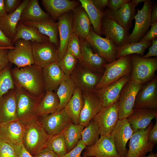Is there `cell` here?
Instances as JSON below:
<instances>
[{
  "mask_svg": "<svg viewBox=\"0 0 157 157\" xmlns=\"http://www.w3.org/2000/svg\"><path fill=\"white\" fill-rule=\"evenodd\" d=\"M150 23L151 24L157 21V5L155 3L153 6L150 15Z\"/></svg>",
  "mask_w": 157,
  "mask_h": 157,
  "instance_id": "obj_57",
  "label": "cell"
},
{
  "mask_svg": "<svg viewBox=\"0 0 157 157\" xmlns=\"http://www.w3.org/2000/svg\"><path fill=\"white\" fill-rule=\"evenodd\" d=\"M0 48H4V47H0Z\"/></svg>",
  "mask_w": 157,
  "mask_h": 157,
  "instance_id": "obj_61",
  "label": "cell"
},
{
  "mask_svg": "<svg viewBox=\"0 0 157 157\" xmlns=\"http://www.w3.org/2000/svg\"><path fill=\"white\" fill-rule=\"evenodd\" d=\"M29 0H23L14 12L7 14L0 18V28L5 35L12 41L16 34L17 24L21 14Z\"/></svg>",
  "mask_w": 157,
  "mask_h": 157,
  "instance_id": "obj_28",
  "label": "cell"
},
{
  "mask_svg": "<svg viewBox=\"0 0 157 157\" xmlns=\"http://www.w3.org/2000/svg\"><path fill=\"white\" fill-rule=\"evenodd\" d=\"M157 117V110L149 108H136L126 118L133 132L147 128L152 120Z\"/></svg>",
  "mask_w": 157,
  "mask_h": 157,
  "instance_id": "obj_25",
  "label": "cell"
},
{
  "mask_svg": "<svg viewBox=\"0 0 157 157\" xmlns=\"http://www.w3.org/2000/svg\"><path fill=\"white\" fill-rule=\"evenodd\" d=\"M156 119L155 124L150 131L148 137L149 141L155 145L157 143V117Z\"/></svg>",
  "mask_w": 157,
  "mask_h": 157,
  "instance_id": "obj_55",
  "label": "cell"
},
{
  "mask_svg": "<svg viewBox=\"0 0 157 157\" xmlns=\"http://www.w3.org/2000/svg\"><path fill=\"white\" fill-rule=\"evenodd\" d=\"M72 32L78 37L85 39L89 35L91 23L84 9L81 6L72 10Z\"/></svg>",
  "mask_w": 157,
  "mask_h": 157,
  "instance_id": "obj_29",
  "label": "cell"
},
{
  "mask_svg": "<svg viewBox=\"0 0 157 157\" xmlns=\"http://www.w3.org/2000/svg\"><path fill=\"white\" fill-rule=\"evenodd\" d=\"M130 1V0H108L107 6L109 9L115 11Z\"/></svg>",
  "mask_w": 157,
  "mask_h": 157,
  "instance_id": "obj_51",
  "label": "cell"
},
{
  "mask_svg": "<svg viewBox=\"0 0 157 157\" xmlns=\"http://www.w3.org/2000/svg\"><path fill=\"white\" fill-rule=\"evenodd\" d=\"M22 0H4V5L7 14L15 11L21 4Z\"/></svg>",
  "mask_w": 157,
  "mask_h": 157,
  "instance_id": "obj_48",
  "label": "cell"
},
{
  "mask_svg": "<svg viewBox=\"0 0 157 157\" xmlns=\"http://www.w3.org/2000/svg\"><path fill=\"white\" fill-rule=\"evenodd\" d=\"M150 30L147 32L139 42L152 41L157 38V21L151 24Z\"/></svg>",
  "mask_w": 157,
  "mask_h": 157,
  "instance_id": "obj_47",
  "label": "cell"
},
{
  "mask_svg": "<svg viewBox=\"0 0 157 157\" xmlns=\"http://www.w3.org/2000/svg\"><path fill=\"white\" fill-rule=\"evenodd\" d=\"M93 119L97 125L100 135L110 134L119 119L118 101L103 107Z\"/></svg>",
  "mask_w": 157,
  "mask_h": 157,
  "instance_id": "obj_12",
  "label": "cell"
},
{
  "mask_svg": "<svg viewBox=\"0 0 157 157\" xmlns=\"http://www.w3.org/2000/svg\"><path fill=\"white\" fill-rule=\"evenodd\" d=\"M133 133L126 118L118 120L110 134L119 157H126L128 152L126 145Z\"/></svg>",
  "mask_w": 157,
  "mask_h": 157,
  "instance_id": "obj_18",
  "label": "cell"
},
{
  "mask_svg": "<svg viewBox=\"0 0 157 157\" xmlns=\"http://www.w3.org/2000/svg\"><path fill=\"white\" fill-rule=\"evenodd\" d=\"M8 48H0V71L8 66L10 64L8 56Z\"/></svg>",
  "mask_w": 157,
  "mask_h": 157,
  "instance_id": "obj_49",
  "label": "cell"
},
{
  "mask_svg": "<svg viewBox=\"0 0 157 157\" xmlns=\"http://www.w3.org/2000/svg\"><path fill=\"white\" fill-rule=\"evenodd\" d=\"M129 31L104 15L101 22V35L111 40L117 47L127 44L130 35Z\"/></svg>",
  "mask_w": 157,
  "mask_h": 157,
  "instance_id": "obj_14",
  "label": "cell"
},
{
  "mask_svg": "<svg viewBox=\"0 0 157 157\" xmlns=\"http://www.w3.org/2000/svg\"><path fill=\"white\" fill-rule=\"evenodd\" d=\"M147 0H132L131 2L134 6L135 7L140 3L142 2H144Z\"/></svg>",
  "mask_w": 157,
  "mask_h": 157,
  "instance_id": "obj_59",
  "label": "cell"
},
{
  "mask_svg": "<svg viewBox=\"0 0 157 157\" xmlns=\"http://www.w3.org/2000/svg\"><path fill=\"white\" fill-rule=\"evenodd\" d=\"M157 109V76L144 84L138 92L133 109L136 108Z\"/></svg>",
  "mask_w": 157,
  "mask_h": 157,
  "instance_id": "obj_16",
  "label": "cell"
},
{
  "mask_svg": "<svg viewBox=\"0 0 157 157\" xmlns=\"http://www.w3.org/2000/svg\"><path fill=\"white\" fill-rule=\"evenodd\" d=\"M14 44V48L8 50V58L10 63L19 68L34 64L31 41L19 39Z\"/></svg>",
  "mask_w": 157,
  "mask_h": 157,
  "instance_id": "obj_9",
  "label": "cell"
},
{
  "mask_svg": "<svg viewBox=\"0 0 157 157\" xmlns=\"http://www.w3.org/2000/svg\"><path fill=\"white\" fill-rule=\"evenodd\" d=\"M15 88L10 90L0 99V123L17 119Z\"/></svg>",
  "mask_w": 157,
  "mask_h": 157,
  "instance_id": "obj_27",
  "label": "cell"
},
{
  "mask_svg": "<svg viewBox=\"0 0 157 157\" xmlns=\"http://www.w3.org/2000/svg\"><path fill=\"white\" fill-rule=\"evenodd\" d=\"M84 105L80 113L79 124L84 127L103 108L99 99L93 93L83 92Z\"/></svg>",
  "mask_w": 157,
  "mask_h": 157,
  "instance_id": "obj_23",
  "label": "cell"
},
{
  "mask_svg": "<svg viewBox=\"0 0 157 157\" xmlns=\"http://www.w3.org/2000/svg\"><path fill=\"white\" fill-rule=\"evenodd\" d=\"M7 14L4 0H0V18Z\"/></svg>",
  "mask_w": 157,
  "mask_h": 157,
  "instance_id": "obj_58",
  "label": "cell"
},
{
  "mask_svg": "<svg viewBox=\"0 0 157 157\" xmlns=\"http://www.w3.org/2000/svg\"><path fill=\"white\" fill-rule=\"evenodd\" d=\"M42 77L46 91L56 92L60 84L69 76L64 73L56 61L42 68Z\"/></svg>",
  "mask_w": 157,
  "mask_h": 157,
  "instance_id": "obj_24",
  "label": "cell"
},
{
  "mask_svg": "<svg viewBox=\"0 0 157 157\" xmlns=\"http://www.w3.org/2000/svg\"><path fill=\"white\" fill-rule=\"evenodd\" d=\"M31 43L35 64L43 68L57 61L58 48L54 44L49 42Z\"/></svg>",
  "mask_w": 157,
  "mask_h": 157,
  "instance_id": "obj_13",
  "label": "cell"
},
{
  "mask_svg": "<svg viewBox=\"0 0 157 157\" xmlns=\"http://www.w3.org/2000/svg\"><path fill=\"white\" fill-rule=\"evenodd\" d=\"M130 76L131 75L125 76L103 88L95 90L93 93L100 100L103 107L118 101L122 89L130 79Z\"/></svg>",
  "mask_w": 157,
  "mask_h": 157,
  "instance_id": "obj_20",
  "label": "cell"
},
{
  "mask_svg": "<svg viewBox=\"0 0 157 157\" xmlns=\"http://www.w3.org/2000/svg\"><path fill=\"white\" fill-rule=\"evenodd\" d=\"M40 118V123L46 132L50 136L62 132L72 121L64 108Z\"/></svg>",
  "mask_w": 157,
  "mask_h": 157,
  "instance_id": "obj_21",
  "label": "cell"
},
{
  "mask_svg": "<svg viewBox=\"0 0 157 157\" xmlns=\"http://www.w3.org/2000/svg\"><path fill=\"white\" fill-rule=\"evenodd\" d=\"M38 118H33L27 122L22 141L25 147L33 156L46 147L51 136Z\"/></svg>",
  "mask_w": 157,
  "mask_h": 157,
  "instance_id": "obj_2",
  "label": "cell"
},
{
  "mask_svg": "<svg viewBox=\"0 0 157 157\" xmlns=\"http://www.w3.org/2000/svg\"><path fill=\"white\" fill-rule=\"evenodd\" d=\"M95 7L101 11L104 12L107 6L108 0H91Z\"/></svg>",
  "mask_w": 157,
  "mask_h": 157,
  "instance_id": "obj_56",
  "label": "cell"
},
{
  "mask_svg": "<svg viewBox=\"0 0 157 157\" xmlns=\"http://www.w3.org/2000/svg\"><path fill=\"white\" fill-rule=\"evenodd\" d=\"M11 64L0 71V99L8 91L15 88L10 73Z\"/></svg>",
  "mask_w": 157,
  "mask_h": 157,
  "instance_id": "obj_42",
  "label": "cell"
},
{
  "mask_svg": "<svg viewBox=\"0 0 157 157\" xmlns=\"http://www.w3.org/2000/svg\"><path fill=\"white\" fill-rule=\"evenodd\" d=\"M59 46L57 61L60 60L66 53L67 45L72 33V13L70 11L60 15L58 18Z\"/></svg>",
  "mask_w": 157,
  "mask_h": 157,
  "instance_id": "obj_22",
  "label": "cell"
},
{
  "mask_svg": "<svg viewBox=\"0 0 157 157\" xmlns=\"http://www.w3.org/2000/svg\"><path fill=\"white\" fill-rule=\"evenodd\" d=\"M28 122L17 119L0 123V140L13 145L22 142Z\"/></svg>",
  "mask_w": 157,
  "mask_h": 157,
  "instance_id": "obj_17",
  "label": "cell"
},
{
  "mask_svg": "<svg viewBox=\"0 0 157 157\" xmlns=\"http://www.w3.org/2000/svg\"><path fill=\"white\" fill-rule=\"evenodd\" d=\"M149 51L145 55L142 57L144 58H149L152 56H157V39L156 38L152 42L151 45L149 48Z\"/></svg>",
  "mask_w": 157,
  "mask_h": 157,
  "instance_id": "obj_54",
  "label": "cell"
},
{
  "mask_svg": "<svg viewBox=\"0 0 157 157\" xmlns=\"http://www.w3.org/2000/svg\"><path fill=\"white\" fill-rule=\"evenodd\" d=\"M153 126L151 122L147 128L133 132L129 139L126 157H142L152 151L155 144L149 141L148 137Z\"/></svg>",
  "mask_w": 157,
  "mask_h": 157,
  "instance_id": "obj_6",
  "label": "cell"
},
{
  "mask_svg": "<svg viewBox=\"0 0 157 157\" xmlns=\"http://www.w3.org/2000/svg\"><path fill=\"white\" fill-rule=\"evenodd\" d=\"M84 104L81 90L76 86L73 96L64 108L66 114L76 125L79 124L80 115Z\"/></svg>",
  "mask_w": 157,
  "mask_h": 157,
  "instance_id": "obj_34",
  "label": "cell"
},
{
  "mask_svg": "<svg viewBox=\"0 0 157 157\" xmlns=\"http://www.w3.org/2000/svg\"><path fill=\"white\" fill-rule=\"evenodd\" d=\"M152 42L149 41L130 43L117 47L116 59L133 54H138L142 57L145 50L151 45Z\"/></svg>",
  "mask_w": 157,
  "mask_h": 157,
  "instance_id": "obj_38",
  "label": "cell"
},
{
  "mask_svg": "<svg viewBox=\"0 0 157 157\" xmlns=\"http://www.w3.org/2000/svg\"><path fill=\"white\" fill-rule=\"evenodd\" d=\"M105 70L95 89L99 90L122 77L131 75L132 64L130 55L124 56L106 64Z\"/></svg>",
  "mask_w": 157,
  "mask_h": 157,
  "instance_id": "obj_3",
  "label": "cell"
},
{
  "mask_svg": "<svg viewBox=\"0 0 157 157\" xmlns=\"http://www.w3.org/2000/svg\"><path fill=\"white\" fill-rule=\"evenodd\" d=\"M42 4L53 20L79 6L78 1L69 0H42Z\"/></svg>",
  "mask_w": 157,
  "mask_h": 157,
  "instance_id": "obj_30",
  "label": "cell"
},
{
  "mask_svg": "<svg viewBox=\"0 0 157 157\" xmlns=\"http://www.w3.org/2000/svg\"><path fill=\"white\" fill-rule=\"evenodd\" d=\"M142 157H157V153H155L152 151L149 152V154L148 155Z\"/></svg>",
  "mask_w": 157,
  "mask_h": 157,
  "instance_id": "obj_60",
  "label": "cell"
},
{
  "mask_svg": "<svg viewBox=\"0 0 157 157\" xmlns=\"http://www.w3.org/2000/svg\"><path fill=\"white\" fill-rule=\"evenodd\" d=\"M46 147L54 152L60 157H62L67 153L64 130L58 133L51 136Z\"/></svg>",
  "mask_w": 157,
  "mask_h": 157,
  "instance_id": "obj_41",
  "label": "cell"
},
{
  "mask_svg": "<svg viewBox=\"0 0 157 157\" xmlns=\"http://www.w3.org/2000/svg\"><path fill=\"white\" fill-rule=\"evenodd\" d=\"M58 62L64 73L70 76L76 67L77 59L67 50L64 56Z\"/></svg>",
  "mask_w": 157,
  "mask_h": 157,
  "instance_id": "obj_43",
  "label": "cell"
},
{
  "mask_svg": "<svg viewBox=\"0 0 157 157\" xmlns=\"http://www.w3.org/2000/svg\"><path fill=\"white\" fill-rule=\"evenodd\" d=\"M19 39L30 41L31 42H49V37L41 34L36 28L26 26L20 21L17 24L16 34L12 40L13 44Z\"/></svg>",
  "mask_w": 157,
  "mask_h": 157,
  "instance_id": "obj_32",
  "label": "cell"
},
{
  "mask_svg": "<svg viewBox=\"0 0 157 157\" xmlns=\"http://www.w3.org/2000/svg\"><path fill=\"white\" fill-rule=\"evenodd\" d=\"M22 22L26 26L36 28L41 34L48 36L49 42L54 44L58 49L59 40L57 22L51 18L43 21H24Z\"/></svg>",
  "mask_w": 157,
  "mask_h": 157,
  "instance_id": "obj_31",
  "label": "cell"
},
{
  "mask_svg": "<svg viewBox=\"0 0 157 157\" xmlns=\"http://www.w3.org/2000/svg\"><path fill=\"white\" fill-rule=\"evenodd\" d=\"M33 156L34 157H60L54 152L47 147Z\"/></svg>",
  "mask_w": 157,
  "mask_h": 157,
  "instance_id": "obj_53",
  "label": "cell"
},
{
  "mask_svg": "<svg viewBox=\"0 0 157 157\" xmlns=\"http://www.w3.org/2000/svg\"><path fill=\"white\" fill-rule=\"evenodd\" d=\"M85 157H119L112 136L101 135L93 145L86 147L83 153Z\"/></svg>",
  "mask_w": 157,
  "mask_h": 157,
  "instance_id": "obj_15",
  "label": "cell"
},
{
  "mask_svg": "<svg viewBox=\"0 0 157 157\" xmlns=\"http://www.w3.org/2000/svg\"><path fill=\"white\" fill-rule=\"evenodd\" d=\"M15 88L17 119L28 122L33 118L38 117L36 114L37 108L46 92L40 95L35 96L23 88Z\"/></svg>",
  "mask_w": 157,
  "mask_h": 157,
  "instance_id": "obj_5",
  "label": "cell"
},
{
  "mask_svg": "<svg viewBox=\"0 0 157 157\" xmlns=\"http://www.w3.org/2000/svg\"><path fill=\"white\" fill-rule=\"evenodd\" d=\"M76 87L70 76L59 85L56 93L60 101L57 111H60L65 108L73 96Z\"/></svg>",
  "mask_w": 157,
  "mask_h": 157,
  "instance_id": "obj_39",
  "label": "cell"
},
{
  "mask_svg": "<svg viewBox=\"0 0 157 157\" xmlns=\"http://www.w3.org/2000/svg\"><path fill=\"white\" fill-rule=\"evenodd\" d=\"M0 47L10 49L14 47L11 40L8 38L4 34L0 28Z\"/></svg>",
  "mask_w": 157,
  "mask_h": 157,
  "instance_id": "obj_52",
  "label": "cell"
},
{
  "mask_svg": "<svg viewBox=\"0 0 157 157\" xmlns=\"http://www.w3.org/2000/svg\"><path fill=\"white\" fill-rule=\"evenodd\" d=\"M60 103L56 92L47 91L44 97L38 104L36 110L37 116L42 117L57 111Z\"/></svg>",
  "mask_w": 157,
  "mask_h": 157,
  "instance_id": "obj_35",
  "label": "cell"
},
{
  "mask_svg": "<svg viewBox=\"0 0 157 157\" xmlns=\"http://www.w3.org/2000/svg\"><path fill=\"white\" fill-rule=\"evenodd\" d=\"M132 64L130 79L143 85L152 80L156 76L157 69V58H144L139 55H130Z\"/></svg>",
  "mask_w": 157,
  "mask_h": 157,
  "instance_id": "obj_4",
  "label": "cell"
},
{
  "mask_svg": "<svg viewBox=\"0 0 157 157\" xmlns=\"http://www.w3.org/2000/svg\"><path fill=\"white\" fill-rule=\"evenodd\" d=\"M85 40L90 45L92 50L104 59L108 63L116 60L117 47L110 40L101 37L96 33L91 27Z\"/></svg>",
  "mask_w": 157,
  "mask_h": 157,
  "instance_id": "obj_7",
  "label": "cell"
},
{
  "mask_svg": "<svg viewBox=\"0 0 157 157\" xmlns=\"http://www.w3.org/2000/svg\"><path fill=\"white\" fill-rule=\"evenodd\" d=\"M81 57L79 60L81 66L93 72L104 73V65L108 63L103 58L93 52L89 43L85 40L79 37Z\"/></svg>",
  "mask_w": 157,
  "mask_h": 157,
  "instance_id": "obj_11",
  "label": "cell"
},
{
  "mask_svg": "<svg viewBox=\"0 0 157 157\" xmlns=\"http://www.w3.org/2000/svg\"><path fill=\"white\" fill-rule=\"evenodd\" d=\"M84 127L80 124L76 125L72 121L64 129V136L67 153L74 148L81 139Z\"/></svg>",
  "mask_w": 157,
  "mask_h": 157,
  "instance_id": "obj_37",
  "label": "cell"
},
{
  "mask_svg": "<svg viewBox=\"0 0 157 157\" xmlns=\"http://www.w3.org/2000/svg\"><path fill=\"white\" fill-rule=\"evenodd\" d=\"M143 85L130 79L124 85L118 100L119 119L127 118L132 113L136 95Z\"/></svg>",
  "mask_w": 157,
  "mask_h": 157,
  "instance_id": "obj_8",
  "label": "cell"
},
{
  "mask_svg": "<svg viewBox=\"0 0 157 157\" xmlns=\"http://www.w3.org/2000/svg\"><path fill=\"white\" fill-rule=\"evenodd\" d=\"M153 6L152 1L147 0L141 9L138 10L135 16L134 27L128 38L127 44L139 42L146 34L151 25L150 15Z\"/></svg>",
  "mask_w": 157,
  "mask_h": 157,
  "instance_id": "obj_10",
  "label": "cell"
},
{
  "mask_svg": "<svg viewBox=\"0 0 157 157\" xmlns=\"http://www.w3.org/2000/svg\"><path fill=\"white\" fill-rule=\"evenodd\" d=\"M135 8L130 1L116 11H114L107 9L105 10L104 15L129 31L132 26V21L135 19Z\"/></svg>",
  "mask_w": 157,
  "mask_h": 157,
  "instance_id": "obj_26",
  "label": "cell"
},
{
  "mask_svg": "<svg viewBox=\"0 0 157 157\" xmlns=\"http://www.w3.org/2000/svg\"><path fill=\"white\" fill-rule=\"evenodd\" d=\"M50 18L41 8L38 0H29L22 12L19 21H43Z\"/></svg>",
  "mask_w": 157,
  "mask_h": 157,
  "instance_id": "obj_33",
  "label": "cell"
},
{
  "mask_svg": "<svg viewBox=\"0 0 157 157\" xmlns=\"http://www.w3.org/2000/svg\"><path fill=\"white\" fill-rule=\"evenodd\" d=\"M13 145L17 157H34L26 149L22 142Z\"/></svg>",
  "mask_w": 157,
  "mask_h": 157,
  "instance_id": "obj_50",
  "label": "cell"
},
{
  "mask_svg": "<svg viewBox=\"0 0 157 157\" xmlns=\"http://www.w3.org/2000/svg\"><path fill=\"white\" fill-rule=\"evenodd\" d=\"M101 74L93 72L81 66L75 67L70 75L76 87L83 92L94 93Z\"/></svg>",
  "mask_w": 157,
  "mask_h": 157,
  "instance_id": "obj_19",
  "label": "cell"
},
{
  "mask_svg": "<svg viewBox=\"0 0 157 157\" xmlns=\"http://www.w3.org/2000/svg\"><path fill=\"white\" fill-rule=\"evenodd\" d=\"M41 67L34 64L21 68L11 69L10 73L15 87L23 88L31 94L39 96L45 92Z\"/></svg>",
  "mask_w": 157,
  "mask_h": 157,
  "instance_id": "obj_1",
  "label": "cell"
},
{
  "mask_svg": "<svg viewBox=\"0 0 157 157\" xmlns=\"http://www.w3.org/2000/svg\"><path fill=\"white\" fill-rule=\"evenodd\" d=\"M81 6L85 10L92 25L94 32L101 36V22L104 13L97 9L91 0H79Z\"/></svg>",
  "mask_w": 157,
  "mask_h": 157,
  "instance_id": "obj_36",
  "label": "cell"
},
{
  "mask_svg": "<svg viewBox=\"0 0 157 157\" xmlns=\"http://www.w3.org/2000/svg\"><path fill=\"white\" fill-rule=\"evenodd\" d=\"M68 50L78 60L81 57V49L78 36L72 33L67 45Z\"/></svg>",
  "mask_w": 157,
  "mask_h": 157,
  "instance_id": "obj_44",
  "label": "cell"
},
{
  "mask_svg": "<svg viewBox=\"0 0 157 157\" xmlns=\"http://www.w3.org/2000/svg\"><path fill=\"white\" fill-rule=\"evenodd\" d=\"M86 147L81 139L74 148L62 157H85L81 156V154Z\"/></svg>",
  "mask_w": 157,
  "mask_h": 157,
  "instance_id": "obj_46",
  "label": "cell"
},
{
  "mask_svg": "<svg viewBox=\"0 0 157 157\" xmlns=\"http://www.w3.org/2000/svg\"><path fill=\"white\" fill-rule=\"evenodd\" d=\"M99 135L97 125L92 119L89 124L83 130L81 140L86 147L90 146L98 140Z\"/></svg>",
  "mask_w": 157,
  "mask_h": 157,
  "instance_id": "obj_40",
  "label": "cell"
},
{
  "mask_svg": "<svg viewBox=\"0 0 157 157\" xmlns=\"http://www.w3.org/2000/svg\"><path fill=\"white\" fill-rule=\"evenodd\" d=\"M0 157H17L14 145L0 140Z\"/></svg>",
  "mask_w": 157,
  "mask_h": 157,
  "instance_id": "obj_45",
  "label": "cell"
}]
</instances>
